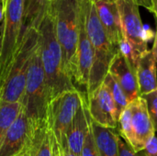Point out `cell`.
<instances>
[{
  "mask_svg": "<svg viewBox=\"0 0 157 156\" xmlns=\"http://www.w3.org/2000/svg\"><path fill=\"white\" fill-rule=\"evenodd\" d=\"M41 61L46 75L50 101L56 96L68 90L76 89L74 80L67 74L63 59V52L57 40L54 18L52 8L43 17L38 27Z\"/></svg>",
  "mask_w": 157,
  "mask_h": 156,
  "instance_id": "6da1fadb",
  "label": "cell"
},
{
  "mask_svg": "<svg viewBox=\"0 0 157 156\" xmlns=\"http://www.w3.org/2000/svg\"><path fill=\"white\" fill-rule=\"evenodd\" d=\"M39 42L38 28L25 27L18 47L0 81V101L8 103L22 101L29 63Z\"/></svg>",
  "mask_w": 157,
  "mask_h": 156,
  "instance_id": "7a4b0ae2",
  "label": "cell"
},
{
  "mask_svg": "<svg viewBox=\"0 0 157 156\" xmlns=\"http://www.w3.org/2000/svg\"><path fill=\"white\" fill-rule=\"evenodd\" d=\"M55 32L62 49L64 68L74 80L79 40L76 0H57L51 4Z\"/></svg>",
  "mask_w": 157,
  "mask_h": 156,
  "instance_id": "3957f363",
  "label": "cell"
},
{
  "mask_svg": "<svg viewBox=\"0 0 157 156\" xmlns=\"http://www.w3.org/2000/svg\"><path fill=\"white\" fill-rule=\"evenodd\" d=\"M49 103L50 97L39 42L29 63L25 92L21 101L22 109L34 128L48 120Z\"/></svg>",
  "mask_w": 157,
  "mask_h": 156,
  "instance_id": "277c9868",
  "label": "cell"
},
{
  "mask_svg": "<svg viewBox=\"0 0 157 156\" xmlns=\"http://www.w3.org/2000/svg\"><path fill=\"white\" fill-rule=\"evenodd\" d=\"M86 27L94 50V61L86 93L88 96L103 84L106 75L109 74V65L120 50L109 40L97 14L94 2L86 14Z\"/></svg>",
  "mask_w": 157,
  "mask_h": 156,
  "instance_id": "5b68a950",
  "label": "cell"
},
{
  "mask_svg": "<svg viewBox=\"0 0 157 156\" xmlns=\"http://www.w3.org/2000/svg\"><path fill=\"white\" fill-rule=\"evenodd\" d=\"M4 19L0 33V81L21 40L24 24V1L3 0Z\"/></svg>",
  "mask_w": 157,
  "mask_h": 156,
  "instance_id": "8992f818",
  "label": "cell"
},
{
  "mask_svg": "<svg viewBox=\"0 0 157 156\" xmlns=\"http://www.w3.org/2000/svg\"><path fill=\"white\" fill-rule=\"evenodd\" d=\"M85 97V93L74 89L63 92L51 99L48 108V122L59 143L66 139L67 130Z\"/></svg>",
  "mask_w": 157,
  "mask_h": 156,
  "instance_id": "52a82bcc",
  "label": "cell"
},
{
  "mask_svg": "<svg viewBox=\"0 0 157 156\" xmlns=\"http://www.w3.org/2000/svg\"><path fill=\"white\" fill-rule=\"evenodd\" d=\"M116 3L120 11L123 38L139 55H143L148 51L147 43L155 38V33L143 24L139 6L134 0H116Z\"/></svg>",
  "mask_w": 157,
  "mask_h": 156,
  "instance_id": "ba28073f",
  "label": "cell"
},
{
  "mask_svg": "<svg viewBox=\"0 0 157 156\" xmlns=\"http://www.w3.org/2000/svg\"><path fill=\"white\" fill-rule=\"evenodd\" d=\"M34 127L21 108L0 143V156H21L30 149Z\"/></svg>",
  "mask_w": 157,
  "mask_h": 156,
  "instance_id": "9c48e42d",
  "label": "cell"
},
{
  "mask_svg": "<svg viewBox=\"0 0 157 156\" xmlns=\"http://www.w3.org/2000/svg\"><path fill=\"white\" fill-rule=\"evenodd\" d=\"M90 6L88 7H80L77 6L79 22V40L74 81L81 86H86V88L88 86L90 72L94 61V50L91 41L88 38L86 27V14Z\"/></svg>",
  "mask_w": 157,
  "mask_h": 156,
  "instance_id": "30bf717a",
  "label": "cell"
},
{
  "mask_svg": "<svg viewBox=\"0 0 157 156\" xmlns=\"http://www.w3.org/2000/svg\"><path fill=\"white\" fill-rule=\"evenodd\" d=\"M86 100L88 112L93 121L104 128L118 129L117 108L105 84L86 96Z\"/></svg>",
  "mask_w": 157,
  "mask_h": 156,
  "instance_id": "8fae6325",
  "label": "cell"
},
{
  "mask_svg": "<svg viewBox=\"0 0 157 156\" xmlns=\"http://www.w3.org/2000/svg\"><path fill=\"white\" fill-rule=\"evenodd\" d=\"M132 109L131 128L132 141L131 147L135 152L144 151L146 144L155 136V130L150 119L146 101L139 97L130 103Z\"/></svg>",
  "mask_w": 157,
  "mask_h": 156,
  "instance_id": "7c38bea8",
  "label": "cell"
},
{
  "mask_svg": "<svg viewBox=\"0 0 157 156\" xmlns=\"http://www.w3.org/2000/svg\"><path fill=\"white\" fill-rule=\"evenodd\" d=\"M94 5L109 40L119 49L123 35L120 11L116 0H98L94 2Z\"/></svg>",
  "mask_w": 157,
  "mask_h": 156,
  "instance_id": "4fadbf2b",
  "label": "cell"
},
{
  "mask_svg": "<svg viewBox=\"0 0 157 156\" xmlns=\"http://www.w3.org/2000/svg\"><path fill=\"white\" fill-rule=\"evenodd\" d=\"M90 129V115L87 108L86 94L78 108L71 125L69 126L65 138L69 149L77 156H80L86 138Z\"/></svg>",
  "mask_w": 157,
  "mask_h": 156,
  "instance_id": "5bb4252c",
  "label": "cell"
},
{
  "mask_svg": "<svg viewBox=\"0 0 157 156\" xmlns=\"http://www.w3.org/2000/svg\"><path fill=\"white\" fill-rule=\"evenodd\" d=\"M109 74H110L120 85L130 103L141 97L137 76L132 71L126 59L120 51L109 65Z\"/></svg>",
  "mask_w": 157,
  "mask_h": 156,
  "instance_id": "9a60e30c",
  "label": "cell"
},
{
  "mask_svg": "<svg viewBox=\"0 0 157 156\" xmlns=\"http://www.w3.org/2000/svg\"><path fill=\"white\" fill-rule=\"evenodd\" d=\"M136 76L141 96L157 90L156 62L151 50H148L140 57Z\"/></svg>",
  "mask_w": 157,
  "mask_h": 156,
  "instance_id": "2e32d148",
  "label": "cell"
},
{
  "mask_svg": "<svg viewBox=\"0 0 157 156\" xmlns=\"http://www.w3.org/2000/svg\"><path fill=\"white\" fill-rule=\"evenodd\" d=\"M57 147V139L48 120L44 124L34 128L29 149L33 156H56Z\"/></svg>",
  "mask_w": 157,
  "mask_h": 156,
  "instance_id": "e0dca14e",
  "label": "cell"
},
{
  "mask_svg": "<svg viewBox=\"0 0 157 156\" xmlns=\"http://www.w3.org/2000/svg\"><path fill=\"white\" fill-rule=\"evenodd\" d=\"M91 127L99 156H120L118 147V130L101 127L92 120Z\"/></svg>",
  "mask_w": 157,
  "mask_h": 156,
  "instance_id": "ac0fdd59",
  "label": "cell"
},
{
  "mask_svg": "<svg viewBox=\"0 0 157 156\" xmlns=\"http://www.w3.org/2000/svg\"><path fill=\"white\" fill-rule=\"evenodd\" d=\"M24 1V24L25 27L38 28L43 17L51 8L49 0H23Z\"/></svg>",
  "mask_w": 157,
  "mask_h": 156,
  "instance_id": "d6986e66",
  "label": "cell"
},
{
  "mask_svg": "<svg viewBox=\"0 0 157 156\" xmlns=\"http://www.w3.org/2000/svg\"><path fill=\"white\" fill-rule=\"evenodd\" d=\"M22 108L21 102L0 101V143Z\"/></svg>",
  "mask_w": 157,
  "mask_h": 156,
  "instance_id": "ffe728a7",
  "label": "cell"
},
{
  "mask_svg": "<svg viewBox=\"0 0 157 156\" xmlns=\"http://www.w3.org/2000/svg\"><path fill=\"white\" fill-rule=\"evenodd\" d=\"M103 84L106 85V86L108 87V89L114 100V103L117 108L118 116L120 119L121 114L126 108V107L130 104V102H129L124 91L121 89L120 85L117 83V81L112 77V75L110 74H108L106 75V77L103 81Z\"/></svg>",
  "mask_w": 157,
  "mask_h": 156,
  "instance_id": "44dd1931",
  "label": "cell"
},
{
  "mask_svg": "<svg viewBox=\"0 0 157 156\" xmlns=\"http://www.w3.org/2000/svg\"><path fill=\"white\" fill-rule=\"evenodd\" d=\"M147 104L148 113L150 116V119L153 122V125L155 127V132L157 131V90L151 92L149 94L141 96Z\"/></svg>",
  "mask_w": 157,
  "mask_h": 156,
  "instance_id": "7402d4cb",
  "label": "cell"
},
{
  "mask_svg": "<svg viewBox=\"0 0 157 156\" xmlns=\"http://www.w3.org/2000/svg\"><path fill=\"white\" fill-rule=\"evenodd\" d=\"M80 156H99L97 145H96V142L94 139L93 131H92L91 118H90V129H89L88 134L86 138V141H85Z\"/></svg>",
  "mask_w": 157,
  "mask_h": 156,
  "instance_id": "603a6c76",
  "label": "cell"
},
{
  "mask_svg": "<svg viewBox=\"0 0 157 156\" xmlns=\"http://www.w3.org/2000/svg\"><path fill=\"white\" fill-rule=\"evenodd\" d=\"M118 147H119V155L120 156H146L143 151L135 152L131 145L120 135L118 136Z\"/></svg>",
  "mask_w": 157,
  "mask_h": 156,
  "instance_id": "cb8c5ba5",
  "label": "cell"
},
{
  "mask_svg": "<svg viewBox=\"0 0 157 156\" xmlns=\"http://www.w3.org/2000/svg\"><path fill=\"white\" fill-rule=\"evenodd\" d=\"M146 156H157V137L154 136L143 151Z\"/></svg>",
  "mask_w": 157,
  "mask_h": 156,
  "instance_id": "d4e9b609",
  "label": "cell"
},
{
  "mask_svg": "<svg viewBox=\"0 0 157 156\" xmlns=\"http://www.w3.org/2000/svg\"><path fill=\"white\" fill-rule=\"evenodd\" d=\"M134 1L138 4L139 6H144V8H146L147 10L151 12L153 0H134Z\"/></svg>",
  "mask_w": 157,
  "mask_h": 156,
  "instance_id": "484cf974",
  "label": "cell"
},
{
  "mask_svg": "<svg viewBox=\"0 0 157 156\" xmlns=\"http://www.w3.org/2000/svg\"><path fill=\"white\" fill-rule=\"evenodd\" d=\"M155 24H156V32L155 34V40H154V45H153V48H152V53H153V56L155 60V62L157 63V22L155 21Z\"/></svg>",
  "mask_w": 157,
  "mask_h": 156,
  "instance_id": "4316f807",
  "label": "cell"
},
{
  "mask_svg": "<svg viewBox=\"0 0 157 156\" xmlns=\"http://www.w3.org/2000/svg\"><path fill=\"white\" fill-rule=\"evenodd\" d=\"M93 0H76L77 6L80 7H88L92 4Z\"/></svg>",
  "mask_w": 157,
  "mask_h": 156,
  "instance_id": "83f0119b",
  "label": "cell"
},
{
  "mask_svg": "<svg viewBox=\"0 0 157 156\" xmlns=\"http://www.w3.org/2000/svg\"><path fill=\"white\" fill-rule=\"evenodd\" d=\"M151 13L155 16V21L157 22V0H153V4H152V10Z\"/></svg>",
  "mask_w": 157,
  "mask_h": 156,
  "instance_id": "f1b7e54d",
  "label": "cell"
},
{
  "mask_svg": "<svg viewBox=\"0 0 157 156\" xmlns=\"http://www.w3.org/2000/svg\"><path fill=\"white\" fill-rule=\"evenodd\" d=\"M4 19V9H3V1L0 0V22H3Z\"/></svg>",
  "mask_w": 157,
  "mask_h": 156,
  "instance_id": "f546056e",
  "label": "cell"
},
{
  "mask_svg": "<svg viewBox=\"0 0 157 156\" xmlns=\"http://www.w3.org/2000/svg\"><path fill=\"white\" fill-rule=\"evenodd\" d=\"M21 156H33V154H31V152H30V150H29V151H28L26 154H24L23 155H21Z\"/></svg>",
  "mask_w": 157,
  "mask_h": 156,
  "instance_id": "4dcf8cb0",
  "label": "cell"
},
{
  "mask_svg": "<svg viewBox=\"0 0 157 156\" xmlns=\"http://www.w3.org/2000/svg\"><path fill=\"white\" fill-rule=\"evenodd\" d=\"M50 1V4H52V3H54L55 1H57V0H49Z\"/></svg>",
  "mask_w": 157,
  "mask_h": 156,
  "instance_id": "1f68e13d",
  "label": "cell"
},
{
  "mask_svg": "<svg viewBox=\"0 0 157 156\" xmlns=\"http://www.w3.org/2000/svg\"><path fill=\"white\" fill-rule=\"evenodd\" d=\"M95 1H98V0H93V2H95Z\"/></svg>",
  "mask_w": 157,
  "mask_h": 156,
  "instance_id": "d6a6232c",
  "label": "cell"
},
{
  "mask_svg": "<svg viewBox=\"0 0 157 156\" xmlns=\"http://www.w3.org/2000/svg\"><path fill=\"white\" fill-rule=\"evenodd\" d=\"M1 1H3V0H1Z\"/></svg>",
  "mask_w": 157,
  "mask_h": 156,
  "instance_id": "836d02e7",
  "label": "cell"
}]
</instances>
